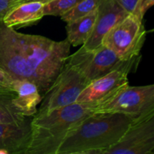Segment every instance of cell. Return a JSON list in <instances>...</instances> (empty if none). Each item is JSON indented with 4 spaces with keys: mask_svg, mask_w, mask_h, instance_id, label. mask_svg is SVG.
Returning <instances> with one entry per match:
<instances>
[{
    "mask_svg": "<svg viewBox=\"0 0 154 154\" xmlns=\"http://www.w3.org/2000/svg\"><path fill=\"white\" fill-rule=\"evenodd\" d=\"M32 1H37V2H41L42 3H47L48 2L51 1V0H21V2H22V3H24V2H32Z\"/></svg>",
    "mask_w": 154,
    "mask_h": 154,
    "instance_id": "22",
    "label": "cell"
},
{
    "mask_svg": "<svg viewBox=\"0 0 154 154\" xmlns=\"http://www.w3.org/2000/svg\"><path fill=\"white\" fill-rule=\"evenodd\" d=\"M154 0H138L132 14L143 20L146 12L153 5Z\"/></svg>",
    "mask_w": 154,
    "mask_h": 154,
    "instance_id": "18",
    "label": "cell"
},
{
    "mask_svg": "<svg viewBox=\"0 0 154 154\" xmlns=\"http://www.w3.org/2000/svg\"><path fill=\"white\" fill-rule=\"evenodd\" d=\"M146 35L143 20L129 14L108 32L102 45L112 50L122 60H131L140 57Z\"/></svg>",
    "mask_w": 154,
    "mask_h": 154,
    "instance_id": "6",
    "label": "cell"
},
{
    "mask_svg": "<svg viewBox=\"0 0 154 154\" xmlns=\"http://www.w3.org/2000/svg\"><path fill=\"white\" fill-rule=\"evenodd\" d=\"M134 120L117 113H93L66 135L57 154H102L120 139Z\"/></svg>",
    "mask_w": 154,
    "mask_h": 154,
    "instance_id": "2",
    "label": "cell"
},
{
    "mask_svg": "<svg viewBox=\"0 0 154 154\" xmlns=\"http://www.w3.org/2000/svg\"><path fill=\"white\" fill-rule=\"evenodd\" d=\"M70 48L67 39L18 32L0 22V67L13 79L34 83L42 96L64 66Z\"/></svg>",
    "mask_w": 154,
    "mask_h": 154,
    "instance_id": "1",
    "label": "cell"
},
{
    "mask_svg": "<svg viewBox=\"0 0 154 154\" xmlns=\"http://www.w3.org/2000/svg\"><path fill=\"white\" fill-rule=\"evenodd\" d=\"M88 84L78 71L65 63L53 84L42 96L40 108L36 113H46L75 103Z\"/></svg>",
    "mask_w": 154,
    "mask_h": 154,
    "instance_id": "7",
    "label": "cell"
},
{
    "mask_svg": "<svg viewBox=\"0 0 154 154\" xmlns=\"http://www.w3.org/2000/svg\"><path fill=\"white\" fill-rule=\"evenodd\" d=\"M31 119L21 123H0V150L8 154H25L31 136Z\"/></svg>",
    "mask_w": 154,
    "mask_h": 154,
    "instance_id": "11",
    "label": "cell"
},
{
    "mask_svg": "<svg viewBox=\"0 0 154 154\" xmlns=\"http://www.w3.org/2000/svg\"><path fill=\"white\" fill-rule=\"evenodd\" d=\"M129 73L126 70L117 69L91 81L80 93L76 102L94 105L99 103L119 88L129 84Z\"/></svg>",
    "mask_w": 154,
    "mask_h": 154,
    "instance_id": "10",
    "label": "cell"
},
{
    "mask_svg": "<svg viewBox=\"0 0 154 154\" xmlns=\"http://www.w3.org/2000/svg\"><path fill=\"white\" fill-rule=\"evenodd\" d=\"M44 3L27 2L19 5L6 14L2 23L8 27L17 29L37 23L43 18Z\"/></svg>",
    "mask_w": 154,
    "mask_h": 154,
    "instance_id": "13",
    "label": "cell"
},
{
    "mask_svg": "<svg viewBox=\"0 0 154 154\" xmlns=\"http://www.w3.org/2000/svg\"><path fill=\"white\" fill-rule=\"evenodd\" d=\"M81 1L82 0H51L44 4V16L61 17Z\"/></svg>",
    "mask_w": 154,
    "mask_h": 154,
    "instance_id": "17",
    "label": "cell"
},
{
    "mask_svg": "<svg viewBox=\"0 0 154 154\" xmlns=\"http://www.w3.org/2000/svg\"><path fill=\"white\" fill-rule=\"evenodd\" d=\"M13 78L0 67V91H14Z\"/></svg>",
    "mask_w": 154,
    "mask_h": 154,
    "instance_id": "20",
    "label": "cell"
},
{
    "mask_svg": "<svg viewBox=\"0 0 154 154\" xmlns=\"http://www.w3.org/2000/svg\"><path fill=\"white\" fill-rule=\"evenodd\" d=\"M94 104L75 103L31 119V136L25 154H57L68 132L80 121L93 114Z\"/></svg>",
    "mask_w": 154,
    "mask_h": 154,
    "instance_id": "3",
    "label": "cell"
},
{
    "mask_svg": "<svg viewBox=\"0 0 154 154\" xmlns=\"http://www.w3.org/2000/svg\"><path fill=\"white\" fill-rule=\"evenodd\" d=\"M129 14L114 0H100L94 26L90 37L82 45L86 50H93L102 45V39L119 21Z\"/></svg>",
    "mask_w": 154,
    "mask_h": 154,
    "instance_id": "9",
    "label": "cell"
},
{
    "mask_svg": "<svg viewBox=\"0 0 154 154\" xmlns=\"http://www.w3.org/2000/svg\"><path fill=\"white\" fill-rule=\"evenodd\" d=\"M13 90L15 92L13 102L17 109L25 117L35 115L42 100L37 86L28 80L14 79Z\"/></svg>",
    "mask_w": 154,
    "mask_h": 154,
    "instance_id": "12",
    "label": "cell"
},
{
    "mask_svg": "<svg viewBox=\"0 0 154 154\" xmlns=\"http://www.w3.org/2000/svg\"><path fill=\"white\" fill-rule=\"evenodd\" d=\"M154 114L132 122L120 139L102 154H153Z\"/></svg>",
    "mask_w": 154,
    "mask_h": 154,
    "instance_id": "8",
    "label": "cell"
},
{
    "mask_svg": "<svg viewBox=\"0 0 154 154\" xmlns=\"http://www.w3.org/2000/svg\"><path fill=\"white\" fill-rule=\"evenodd\" d=\"M97 8L75 20L66 23L67 40L71 46H82L90 37L96 20Z\"/></svg>",
    "mask_w": 154,
    "mask_h": 154,
    "instance_id": "14",
    "label": "cell"
},
{
    "mask_svg": "<svg viewBox=\"0 0 154 154\" xmlns=\"http://www.w3.org/2000/svg\"><path fill=\"white\" fill-rule=\"evenodd\" d=\"M94 113H117L134 118L154 114V85L126 84L93 107Z\"/></svg>",
    "mask_w": 154,
    "mask_h": 154,
    "instance_id": "5",
    "label": "cell"
},
{
    "mask_svg": "<svg viewBox=\"0 0 154 154\" xmlns=\"http://www.w3.org/2000/svg\"><path fill=\"white\" fill-rule=\"evenodd\" d=\"M20 4L21 0H0V22H2L8 12Z\"/></svg>",
    "mask_w": 154,
    "mask_h": 154,
    "instance_id": "19",
    "label": "cell"
},
{
    "mask_svg": "<svg viewBox=\"0 0 154 154\" xmlns=\"http://www.w3.org/2000/svg\"><path fill=\"white\" fill-rule=\"evenodd\" d=\"M140 60L141 56L122 60L112 50L102 45L93 50H86L81 46L73 54H69L66 64L78 71L90 83L114 70L132 72L137 69Z\"/></svg>",
    "mask_w": 154,
    "mask_h": 154,
    "instance_id": "4",
    "label": "cell"
},
{
    "mask_svg": "<svg viewBox=\"0 0 154 154\" xmlns=\"http://www.w3.org/2000/svg\"><path fill=\"white\" fill-rule=\"evenodd\" d=\"M14 91H0V123H21L26 117L14 106Z\"/></svg>",
    "mask_w": 154,
    "mask_h": 154,
    "instance_id": "15",
    "label": "cell"
},
{
    "mask_svg": "<svg viewBox=\"0 0 154 154\" xmlns=\"http://www.w3.org/2000/svg\"><path fill=\"white\" fill-rule=\"evenodd\" d=\"M100 0H82L78 5L63 14L60 17L64 22L69 23L88 14L97 8Z\"/></svg>",
    "mask_w": 154,
    "mask_h": 154,
    "instance_id": "16",
    "label": "cell"
},
{
    "mask_svg": "<svg viewBox=\"0 0 154 154\" xmlns=\"http://www.w3.org/2000/svg\"><path fill=\"white\" fill-rule=\"evenodd\" d=\"M126 12L132 14L135 9L138 0H114Z\"/></svg>",
    "mask_w": 154,
    "mask_h": 154,
    "instance_id": "21",
    "label": "cell"
}]
</instances>
